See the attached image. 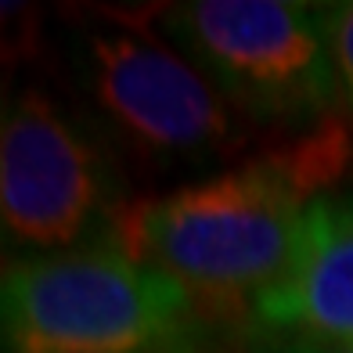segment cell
I'll return each instance as SVG.
<instances>
[{
  "instance_id": "6da1fadb",
  "label": "cell",
  "mask_w": 353,
  "mask_h": 353,
  "mask_svg": "<svg viewBox=\"0 0 353 353\" xmlns=\"http://www.w3.org/2000/svg\"><path fill=\"white\" fill-rule=\"evenodd\" d=\"M346 163V134L317 130L285 152L126 205L112 238L191 292L256 296L288 267L310 202Z\"/></svg>"
},
{
  "instance_id": "277c9868",
  "label": "cell",
  "mask_w": 353,
  "mask_h": 353,
  "mask_svg": "<svg viewBox=\"0 0 353 353\" xmlns=\"http://www.w3.org/2000/svg\"><path fill=\"white\" fill-rule=\"evenodd\" d=\"M119 170L98 134L51 94L22 90L0 130V223L22 256L69 252L112 234Z\"/></svg>"
},
{
  "instance_id": "8992f818",
  "label": "cell",
  "mask_w": 353,
  "mask_h": 353,
  "mask_svg": "<svg viewBox=\"0 0 353 353\" xmlns=\"http://www.w3.org/2000/svg\"><path fill=\"white\" fill-rule=\"evenodd\" d=\"M252 314L296 343H353V195L310 202L292 260L252 296Z\"/></svg>"
},
{
  "instance_id": "7a4b0ae2",
  "label": "cell",
  "mask_w": 353,
  "mask_h": 353,
  "mask_svg": "<svg viewBox=\"0 0 353 353\" xmlns=\"http://www.w3.org/2000/svg\"><path fill=\"white\" fill-rule=\"evenodd\" d=\"M0 317L8 353H137L184 339L191 288L108 234L8 260Z\"/></svg>"
},
{
  "instance_id": "52a82bcc",
  "label": "cell",
  "mask_w": 353,
  "mask_h": 353,
  "mask_svg": "<svg viewBox=\"0 0 353 353\" xmlns=\"http://www.w3.org/2000/svg\"><path fill=\"white\" fill-rule=\"evenodd\" d=\"M321 29H325L335 87H339V105L353 112V0L339 4H317Z\"/></svg>"
},
{
  "instance_id": "ba28073f",
  "label": "cell",
  "mask_w": 353,
  "mask_h": 353,
  "mask_svg": "<svg viewBox=\"0 0 353 353\" xmlns=\"http://www.w3.org/2000/svg\"><path fill=\"white\" fill-rule=\"evenodd\" d=\"M288 353H353V343H292Z\"/></svg>"
},
{
  "instance_id": "3957f363",
  "label": "cell",
  "mask_w": 353,
  "mask_h": 353,
  "mask_svg": "<svg viewBox=\"0 0 353 353\" xmlns=\"http://www.w3.org/2000/svg\"><path fill=\"white\" fill-rule=\"evenodd\" d=\"M159 29L249 119L303 123L339 105L317 4L191 0L163 8Z\"/></svg>"
},
{
  "instance_id": "9c48e42d",
  "label": "cell",
  "mask_w": 353,
  "mask_h": 353,
  "mask_svg": "<svg viewBox=\"0 0 353 353\" xmlns=\"http://www.w3.org/2000/svg\"><path fill=\"white\" fill-rule=\"evenodd\" d=\"M137 353H195L184 339H176V343H166V346H152V350H137Z\"/></svg>"
},
{
  "instance_id": "5b68a950",
  "label": "cell",
  "mask_w": 353,
  "mask_h": 353,
  "mask_svg": "<svg viewBox=\"0 0 353 353\" xmlns=\"http://www.w3.org/2000/svg\"><path fill=\"white\" fill-rule=\"evenodd\" d=\"M76 69L105 123L155 166H205L242 144V112L166 40L101 29Z\"/></svg>"
}]
</instances>
